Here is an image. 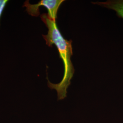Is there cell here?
Segmentation results:
<instances>
[{"label":"cell","mask_w":123,"mask_h":123,"mask_svg":"<svg viewBox=\"0 0 123 123\" xmlns=\"http://www.w3.org/2000/svg\"><path fill=\"white\" fill-rule=\"evenodd\" d=\"M9 0H0V22L5 8Z\"/></svg>","instance_id":"4"},{"label":"cell","mask_w":123,"mask_h":123,"mask_svg":"<svg viewBox=\"0 0 123 123\" xmlns=\"http://www.w3.org/2000/svg\"><path fill=\"white\" fill-rule=\"evenodd\" d=\"M94 4H97L105 7L109 9L115 11L117 15L123 19V0H108L106 2H92Z\"/></svg>","instance_id":"3"},{"label":"cell","mask_w":123,"mask_h":123,"mask_svg":"<svg viewBox=\"0 0 123 123\" xmlns=\"http://www.w3.org/2000/svg\"><path fill=\"white\" fill-rule=\"evenodd\" d=\"M63 1V0H41L37 4H31L28 0H26L24 3L23 7L26 8V11L28 14L32 17H37L40 15V7L44 6L48 11L49 17L56 21L58 10Z\"/></svg>","instance_id":"2"},{"label":"cell","mask_w":123,"mask_h":123,"mask_svg":"<svg viewBox=\"0 0 123 123\" xmlns=\"http://www.w3.org/2000/svg\"><path fill=\"white\" fill-rule=\"evenodd\" d=\"M40 17L48 28V34L43 35L46 44L49 47L55 45L60 57L63 62L64 68L62 79L58 84L51 83L47 78L48 86L50 89L57 91L58 100L63 99L67 97V88L70 85L71 80L74 73V69L71 60L73 55L72 41L64 39L57 27L56 21L52 19L48 14H43Z\"/></svg>","instance_id":"1"}]
</instances>
